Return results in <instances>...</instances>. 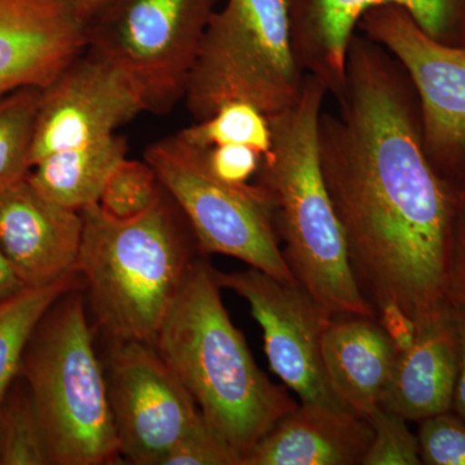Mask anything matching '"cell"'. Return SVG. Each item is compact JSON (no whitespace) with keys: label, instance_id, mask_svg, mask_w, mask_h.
<instances>
[{"label":"cell","instance_id":"cell-1","mask_svg":"<svg viewBox=\"0 0 465 465\" xmlns=\"http://www.w3.org/2000/svg\"><path fill=\"white\" fill-rule=\"evenodd\" d=\"M323 109L318 152L361 292L394 302L418 327L445 313L458 197L425 153L420 110L403 67L356 32L345 81Z\"/></svg>","mask_w":465,"mask_h":465},{"label":"cell","instance_id":"cell-2","mask_svg":"<svg viewBox=\"0 0 465 465\" xmlns=\"http://www.w3.org/2000/svg\"><path fill=\"white\" fill-rule=\"evenodd\" d=\"M220 290L215 269L195 259L153 345L207 427L243 459L299 405L256 365Z\"/></svg>","mask_w":465,"mask_h":465},{"label":"cell","instance_id":"cell-3","mask_svg":"<svg viewBox=\"0 0 465 465\" xmlns=\"http://www.w3.org/2000/svg\"><path fill=\"white\" fill-rule=\"evenodd\" d=\"M329 96L305 75L299 99L269 119L272 149L262 158L258 183L273 202L275 231L300 286L331 314L376 318L358 287L347 244L330 200L318 152V125Z\"/></svg>","mask_w":465,"mask_h":465},{"label":"cell","instance_id":"cell-4","mask_svg":"<svg viewBox=\"0 0 465 465\" xmlns=\"http://www.w3.org/2000/svg\"><path fill=\"white\" fill-rule=\"evenodd\" d=\"M81 213L76 269L97 323L113 341L153 344L197 259L191 226L166 191L136 219H113L99 203Z\"/></svg>","mask_w":465,"mask_h":465},{"label":"cell","instance_id":"cell-5","mask_svg":"<svg viewBox=\"0 0 465 465\" xmlns=\"http://www.w3.org/2000/svg\"><path fill=\"white\" fill-rule=\"evenodd\" d=\"M25 378L52 465H105L122 460L108 381L94 348L84 299L61 296L27 342Z\"/></svg>","mask_w":465,"mask_h":465},{"label":"cell","instance_id":"cell-6","mask_svg":"<svg viewBox=\"0 0 465 465\" xmlns=\"http://www.w3.org/2000/svg\"><path fill=\"white\" fill-rule=\"evenodd\" d=\"M304 79L287 0H226L210 18L183 100L195 122L237 100L271 118L296 103Z\"/></svg>","mask_w":465,"mask_h":465},{"label":"cell","instance_id":"cell-7","mask_svg":"<svg viewBox=\"0 0 465 465\" xmlns=\"http://www.w3.org/2000/svg\"><path fill=\"white\" fill-rule=\"evenodd\" d=\"M219 2L104 0L88 18L85 51L127 79L145 112L166 114L185 96Z\"/></svg>","mask_w":465,"mask_h":465},{"label":"cell","instance_id":"cell-8","mask_svg":"<svg viewBox=\"0 0 465 465\" xmlns=\"http://www.w3.org/2000/svg\"><path fill=\"white\" fill-rule=\"evenodd\" d=\"M143 159L182 211L202 255L232 256L275 280L298 283L280 247L273 202L262 185L217 179L207 166L206 150L179 134L150 145Z\"/></svg>","mask_w":465,"mask_h":465},{"label":"cell","instance_id":"cell-9","mask_svg":"<svg viewBox=\"0 0 465 465\" xmlns=\"http://www.w3.org/2000/svg\"><path fill=\"white\" fill-rule=\"evenodd\" d=\"M396 58L414 85L428 159L458 200L465 195V45L428 35L409 11L381 5L357 27Z\"/></svg>","mask_w":465,"mask_h":465},{"label":"cell","instance_id":"cell-10","mask_svg":"<svg viewBox=\"0 0 465 465\" xmlns=\"http://www.w3.org/2000/svg\"><path fill=\"white\" fill-rule=\"evenodd\" d=\"M106 381L127 463L161 465L183 437L207 427L192 394L149 342L114 341Z\"/></svg>","mask_w":465,"mask_h":465},{"label":"cell","instance_id":"cell-11","mask_svg":"<svg viewBox=\"0 0 465 465\" xmlns=\"http://www.w3.org/2000/svg\"><path fill=\"white\" fill-rule=\"evenodd\" d=\"M215 275L222 289L246 300L262 327L272 371L302 403L351 411L324 369L322 341L333 314L299 283L282 282L251 266L232 273L215 271Z\"/></svg>","mask_w":465,"mask_h":465},{"label":"cell","instance_id":"cell-12","mask_svg":"<svg viewBox=\"0 0 465 465\" xmlns=\"http://www.w3.org/2000/svg\"><path fill=\"white\" fill-rule=\"evenodd\" d=\"M145 112L115 67L84 51L42 90L34 127L32 167L43 158L99 142Z\"/></svg>","mask_w":465,"mask_h":465},{"label":"cell","instance_id":"cell-13","mask_svg":"<svg viewBox=\"0 0 465 465\" xmlns=\"http://www.w3.org/2000/svg\"><path fill=\"white\" fill-rule=\"evenodd\" d=\"M287 5L296 60L332 97L344 84L349 43L361 18L381 5L407 9L436 41L465 45V0H287Z\"/></svg>","mask_w":465,"mask_h":465},{"label":"cell","instance_id":"cell-14","mask_svg":"<svg viewBox=\"0 0 465 465\" xmlns=\"http://www.w3.org/2000/svg\"><path fill=\"white\" fill-rule=\"evenodd\" d=\"M76 0H0V97L45 90L87 48Z\"/></svg>","mask_w":465,"mask_h":465},{"label":"cell","instance_id":"cell-15","mask_svg":"<svg viewBox=\"0 0 465 465\" xmlns=\"http://www.w3.org/2000/svg\"><path fill=\"white\" fill-rule=\"evenodd\" d=\"M81 211L61 206L21 180L0 193V250L30 289L78 275Z\"/></svg>","mask_w":465,"mask_h":465},{"label":"cell","instance_id":"cell-16","mask_svg":"<svg viewBox=\"0 0 465 465\" xmlns=\"http://www.w3.org/2000/svg\"><path fill=\"white\" fill-rule=\"evenodd\" d=\"M374 430L347 410L302 403L242 459V465H358Z\"/></svg>","mask_w":465,"mask_h":465},{"label":"cell","instance_id":"cell-17","mask_svg":"<svg viewBox=\"0 0 465 465\" xmlns=\"http://www.w3.org/2000/svg\"><path fill=\"white\" fill-rule=\"evenodd\" d=\"M459 339L451 307L418 327L411 348L397 353L381 407L409 421L451 411Z\"/></svg>","mask_w":465,"mask_h":465},{"label":"cell","instance_id":"cell-18","mask_svg":"<svg viewBox=\"0 0 465 465\" xmlns=\"http://www.w3.org/2000/svg\"><path fill=\"white\" fill-rule=\"evenodd\" d=\"M333 391L354 414L369 419L381 407L397 351L376 318L333 314L322 341Z\"/></svg>","mask_w":465,"mask_h":465},{"label":"cell","instance_id":"cell-19","mask_svg":"<svg viewBox=\"0 0 465 465\" xmlns=\"http://www.w3.org/2000/svg\"><path fill=\"white\" fill-rule=\"evenodd\" d=\"M127 158V143L121 134L60 150L34 164L27 180L45 197L61 206L82 211L99 203L104 186Z\"/></svg>","mask_w":465,"mask_h":465},{"label":"cell","instance_id":"cell-20","mask_svg":"<svg viewBox=\"0 0 465 465\" xmlns=\"http://www.w3.org/2000/svg\"><path fill=\"white\" fill-rule=\"evenodd\" d=\"M78 275L51 286L21 291L0 302V406L20 374L33 332L48 309L69 291L78 289Z\"/></svg>","mask_w":465,"mask_h":465},{"label":"cell","instance_id":"cell-21","mask_svg":"<svg viewBox=\"0 0 465 465\" xmlns=\"http://www.w3.org/2000/svg\"><path fill=\"white\" fill-rule=\"evenodd\" d=\"M41 88L26 87L0 97V193L32 170L34 127Z\"/></svg>","mask_w":465,"mask_h":465},{"label":"cell","instance_id":"cell-22","mask_svg":"<svg viewBox=\"0 0 465 465\" xmlns=\"http://www.w3.org/2000/svg\"><path fill=\"white\" fill-rule=\"evenodd\" d=\"M186 143L200 149L222 145H244L262 157L272 149L268 116L246 101H229L203 121L179 133Z\"/></svg>","mask_w":465,"mask_h":465},{"label":"cell","instance_id":"cell-23","mask_svg":"<svg viewBox=\"0 0 465 465\" xmlns=\"http://www.w3.org/2000/svg\"><path fill=\"white\" fill-rule=\"evenodd\" d=\"M0 440L2 465L50 464L29 388L8 391L0 414Z\"/></svg>","mask_w":465,"mask_h":465},{"label":"cell","instance_id":"cell-24","mask_svg":"<svg viewBox=\"0 0 465 465\" xmlns=\"http://www.w3.org/2000/svg\"><path fill=\"white\" fill-rule=\"evenodd\" d=\"M164 195L157 173L148 162L125 158L101 193L99 206L116 220H131L149 213Z\"/></svg>","mask_w":465,"mask_h":465},{"label":"cell","instance_id":"cell-25","mask_svg":"<svg viewBox=\"0 0 465 465\" xmlns=\"http://www.w3.org/2000/svg\"><path fill=\"white\" fill-rule=\"evenodd\" d=\"M367 420L374 437L362 465L421 464L418 437L409 430L405 419L378 407Z\"/></svg>","mask_w":465,"mask_h":465},{"label":"cell","instance_id":"cell-26","mask_svg":"<svg viewBox=\"0 0 465 465\" xmlns=\"http://www.w3.org/2000/svg\"><path fill=\"white\" fill-rule=\"evenodd\" d=\"M421 464L465 465V420L448 411L418 421Z\"/></svg>","mask_w":465,"mask_h":465},{"label":"cell","instance_id":"cell-27","mask_svg":"<svg viewBox=\"0 0 465 465\" xmlns=\"http://www.w3.org/2000/svg\"><path fill=\"white\" fill-rule=\"evenodd\" d=\"M242 458L208 427L183 437L161 465H241Z\"/></svg>","mask_w":465,"mask_h":465},{"label":"cell","instance_id":"cell-28","mask_svg":"<svg viewBox=\"0 0 465 465\" xmlns=\"http://www.w3.org/2000/svg\"><path fill=\"white\" fill-rule=\"evenodd\" d=\"M262 155L244 145H222L206 150L207 166L217 179L246 185L259 173Z\"/></svg>","mask_w":465,"mask_h":465},{"label":"cell","instance_id":"cell-29","mask_svg":"<svg viewBox=\"0 0 465 465\" xmlns=\"http://www.w3.org/2000/svg\"><path fill=\"white\" fill-rule=\"evenodd\" d=\"M450 304L465 307V195L458 200L446 281Z\"/></svg>","mask_w":465,"mask_h":465},{"label":"cell","instance_id":"cell-30","mask_svg":"<svg viewBox=\"0 0 465 465\" xmlns=\"http://www.w3.org/2000/svg\"><path fill=\"white\" fill-rule=\"evenodd\" d=\"M378 322L393 342L397 353L411 348L416 339V324L397 302H385L376 309Z\"/></svg>","mask_w":465,"mask_h":465},{"label":"cell","instance_id":"cell-31","mask_svg":"<svg viewBox=\"0 0 465 465\" xmlns=\"http://www.w3.org/2000/svg\"><path fill=\"white\" fill-rule=\"evenodd\" d=\"M455 324L459 339V367L451 411L465 420V307L452 305Z\"/></svg>","mask_w":465,"mask_h":465},{"label":"cell","instance_id":"cell-32","mask_svg":"<svg viewBox=\"0 0 465 465\" xmlns=\"http://www.w3.org/2000/svg\"><path fill=\"white\" fill-rule=\"evenodd\" d=\"M25 289V284L18 278L16 272L9 264L8 259L0 250V302L17 295Z\"/></svg>","mask_w":465,"mask_h":465},{"label":"cell","instance_id":"cell-33","mask_svg":"<svg viewBox=\"0 0 465 465\" xmlns=\"http://www.w3.org/2000/svg\"><path fill=\"white\" fill-rule=\"evenodd\" d=\"M103 2L104 0H76L79 7H81L82 11H84V14L88 18L94 14V11L100 7L101 3Z\"/></svg>","mask_w":465,"mask_h":465},{"label":"cell","instance_id":"cell-34","mask_svg":"<svg viewBox=\"0 0 465 465\" xmlns=\"http://www.w3.org/2000/svg\"><path fill=\"white\" fill-rule=\"evenodd\" d=\"M0 414H2V406H0ZM0 465H2V440H0Z\"/></svg>","mask_w":465,"mask_h":465}]
</instances>
